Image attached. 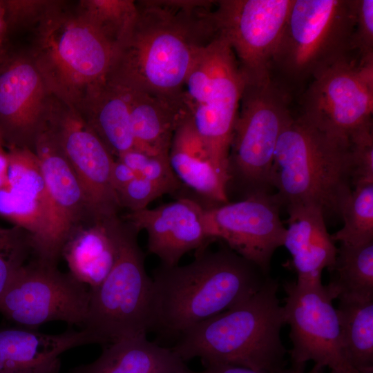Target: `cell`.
<instances>
[{
  "mask_svg": "<svg viewBox=\"0 0 373 373\" xmlns=\"http://www.w3.org/2000/svg\"><path fill=\"white\" fill-rule=\"evenodd\" d=\"M89 289L57 264L35 258L23 265L0 295V313L26 328L61 321L83 325Z\"/></svg>",
  "mask_w": 373,
  "mask_h": 373,
  "instance_id": "30bf717a",
  "label": "cell"
},
{
  "mask_svg": "<svg viewBox=\"0 0 373 373\" xmlns=\"http://www.w3.org/2000/svg\"><path fill=\"white\" fill-rule=\"evenodd\" d=\"M349 137L300 115L290 117L277 142L271 186L281 204L310 206L341 216L352 190Z\"/></svg>",
  "mask_w": 373,
  "mask_h": 373,
  "instance_id": "3957f363",
  "label": "cell"
},
{
  "mask_svg": "<svg viewBox=\"0 0 373 373\" xmlns=\"http://www.w3.org/2000/svg\"><path fill=\"white\" fill-rule=\"evenodd\" d=\"M76 9L115 48L131 28L137 15L136 1L133 0H82Z\"/></svg>",
  "mask_w": 373,
  "mask_h": 373,
  "instance_id": "f546056e",
  "label": "cell"
},
{
  "mask_svg": "<svg viewBox=\"0 0 373 373\" xmlns=\"http://www.w3.org/2000/svg\"><path fill=\"white\" fill-rule=\"evenodd\" d=\"M124 220L86 218L66 238L61 252L69 273L90 289L99 285L117 260Z\"/></svg>",
  "mask_w": 373,
  "mask_h": 373,
  "instance_id": "ffe728a7",
  "label": "cell"
},
{
  "mask_svg": "<svg viewBox=\"0 0 373 373\" xmlns=\"http://www.w3.org/2000/svg\"><path fill=\"white\" fill-rule=\"evenodd\" d=\"M288 227L283 246L291 256L298 284L323 286L322 273L330 269L338 248L328 233L323 212L310 206L287 207Z\"/></svg>",
  "mask_w": 373,
  "mask_h": 373,
  "instance_id": "7402d4cb",
  "label": "cell"
},
{
  "mask_svg": "<svg viewBox=\"0 0 373 373\" xmlns=\"http://www.w3.org/2000/svg\"><path fill=\"white\" fill-rule=\"evenodd\" d=\"M329 271L332 275L325 287L333 300H373V241L340 244Z\"/></svg>",
  "mask_w": 373,
  "mask_h": 373,
  "instance_id": "4316f807",
  "label": "cell"
},
{
  "mask_svg": "<svg viewBox=\"0 0 373 373\" xmlns=\"http://www.w3.org/2000/svg\"><path fill=\"white\" fill-rule=\"evenodd\" d=\"M171 168L180 184L213 202H228L229 176L195 131L186 112L180 121L168 153Z\"/></svg>",
  "mask_w": 373,
  "mask_h": 373,
  "instance_id": "44dd1931",
  "label": "cell"
},
{
  "mask_svg": "<svg viewBox=\"0 0 373 373\" xmlns=\"http://www.w3.org/2000/svg\"><path fill=\"white\" fill-rule=\"evenodd\" d=\"M32 254L28 233L17 226H0V295Z\"/></svg>",
  "mask_w": 373,
  "mask_h": 373,
  "instance_id": "4dcf8cb0",
  "label": "cell"
},
{
  "mask_svg": "<svg viewBox=\"0 0 373 373\" xmlns=\"http://www.w3.org/2000/svg\"><path fill=\"white\" fill-rule=\"evenodd\" d=\"M46 0L3 1L8 29L10 27H34L50 4Z\"/></svg>",
  "mask_w": 373,
  "mask_h": 373,
  "instance_id": "d590c367",
  "label": "cell"
},
{
  "mask_svg": "<svg viewBox=\"0 0 373 373\" xmlns=\"http://www.w3.org/2000/svg\"><path fill=\"white\" fill-rule=\"evenodd\" d=\"M336 311L347 362L358 373L373 370V300H341Z\"/></svg>",
  "mask_w": 373,
  "mask_h": 373,
  "instance_id": "83f0119b",
  "label": "cell"
},
{
  "mask_svg": "<svg viewBox=\"0 0 373 373\" xmlns=\"http://www.w3.org/2000/svg\"><path fill=\"white\" fill-rule=\"evenodd\" d=\"M135 21L115 48L108 82L183 102L196 57L219 36L216 1H137Z\"/></svg>",
  "mask_w": 373,
  "mask_h": 373,
  "instance_id": "6da1fadb",
  "label": "cell"
},
{
  "mask_svg": "<svg viewBox=\"0 0 373 373\" xmlns=\"http://www.w3.org/2000/svg\"><path fill=\"white\" fill-rule=\"evenodd\" d=\"M277 281L263 286L238 305L187 329L172 350L184 361L230 364L267 373L284 370L287 352L280 331L285 324Z\"/></svg>",
  "mask_w": 373,
  "mask_h": 373,
  "instance_id": "277c9868",
  "label": "cell"
},
{
  "mask_svg": "<svg viewBox=\"0 0 373 373\" xmlns=\"http://www.w3.org/2000/svg\"><path fill=\"white\" fill-rule=\"evenodd\" d=\"M269 277L227 246L195 252L189 264L160 265L153 275L152 331L169 338L245 300Z\"/></svg>",
  "mask_w": 373,
  "mask_h": 373,
  "instance_id": "7a4b0ae2",
  "label": "cell"
},
{
  "mask_svg": "<svg viewBox=\"0 0 373 373\" xmlns=\"http://www.w3.org/2000/svg\"><path fill=\"white\" fill-rule=\"evenodd\" d=\"M28 53L50 93L81 110L108 82L115 46L75 8L50 1Z\"/></svg>",
  "mask_w": 373,
  "mask_h": 373,
  "instance_id": "5b68a950",
  "label": "cell"
},
{
  "mask_svg": "<svg viewBox=\"0 0 373 373\" xmlns=\"http://www.w3.org/2000/svg\"><path fill=\"white\" fill-rule=\"evenodd\" d=\"M8 30L3 1H0V39H3Z\"/></svg>",
  "mask_w": 373,
  "mask_h": 373,
  "instance_id": "ab89813d",
  "label": "cell"
},
{
  "mask_svg": "<svg viewBox=\"0 0 373 373\" xmlns=\"http://www.w3.org/2000/svg\"><path fill=\"white\" fill-rule=\"evenodd\" d=\"M117 159L133 169L137 175L169 186L175 191L181 185L171 168L168 154L150 155L133 149L122 154Z\"/></svg>",
  "mask_w": 373,
  "mask_h": 373,
  "instance_id": "1f68e13d",
  "label": "cell"
},
{
  "mask_svg": "<svg viewBox=\"0 0 373 373\" xmlns=\"http://www.w3.org/2000/svg\"><path fill=\"white\" fill-rule=\"evenodd\" d=\"M98 343L86 329L48 334L30 328L0 329V373H49L59 356L78 346Z\"/></svg>",
  "mask_w": 373,
  "mask_h": 373,
  "instance_id": "603a6c76",
  "label": "cell"
},
{
  "mask_svg": "<svg viewBox=\"0 0 373 373\" xmlns=\"http://www.w3.org/2000/svg\"><path fill=\"white\" fill-rule=\"evenodd\" d=\"M373 64L353 57L313 78L300 99L302 116L321 128L349 136L372 123Z\"/></svg>",
  "mask_w": 373,
  "mask_h": 373,
  "instance_id": "7c38bea8",
  "label": "cell"
},
{
  "mask_svg": "<svg viewBox=\"0 0 373 373\" xmlns=\"http://www.w3.org/2000/svg\"><path fill=\"white\" fill-rule=\"evenodd\" d=\"M293 368L294 370V373H305V367H293ZM309 373H323V371L316 372V371L312 370ZM329 373H337V372L331 371Z\"/></svg>",
  "mask_w": 373,
  "mask_h": 373,
  "instance_id": "60d3db41",
  "label": "cell"
},
{
  "mask_svg": "<svg viewBox=\"0 0 373 373\" xmlns=\"http://www.w3.org/2000/svg\"><path fill=\"white\" fill-rule=\"evenodd\" d=\"M137 233L124 221L115 265L99 285L89 289L84 329L104 346L153 330V283Z\"/></svg>",
  "mask_w": 373,
  "mask_h": 373,
  "instance_id": "52a82bcc",
  "label": "cell"
},
{
  "mask_svg": "<svg viewBox=\"0 0 373 373\" xmlns=\"http://www.w3.org/2000/svg\"><path fill=\"white\" fill-rule=\"evenodd\" d=\"M245 83L233 50L219 35L199 53L183 86L184 104L195 131L227 169Z\"/></svg>",
  "mask_w": 373,
  "mask_h": 373,
  "instance_id": "ba28073f",
  "label": "cell"
},
{
  "mask_svg": "<svg viewBox=\"0 0 373 373\" xmlns=\"http://www.w3.org/2000/svg\"><path fill=\"white\" fill-rule=\"evenodd\" d=\"M6 184L0 189V216L26 231L35 257L57 264L52 248L53 209L35 153L9 147Z\"/></svg>",
  "mask_w": 373,
  "mask_h": 373,
  "instance_id": "2e32d148",
  "label": "cell"
},
{
  "mask_svg": "<svg viewBox=\"0 0 373 373\" xmlns=\"http://www.w3.org/2000/svg\"><path fill=\"white\" fill-rule=\"evenodd\" d=\"M275 195L258 193L205 209L211 239L224 241L236 254L267 274L272 256L283 246L286 228Z\"/></svg>",
  "mask_w": 373,
  "mask_h": 373,
  "instance_id": "9a60e30c",
  "label": "cell"
},
{
  "mask_svg": "<svg viewBox=\"0 0 373 373\" xmlns=\"http://www.w3.org/2000/svg\"><path fill=\"white\" fill-rule=\"evenodd\" d=\"M205 209L195 200L182 198L154 209L131 211L123 220L137 231H146L149 251L161 265L173 267L185 254L204 249L213 241Z\"/></svg>",
  "mask_w": 373,
  "mask_h": 373,
  "instance_id": "ac0fdd59",
  "label": "cell"
},
{
  "mask_svg": "<svg viewBox=\"0 0 373 373\" xmlns=\"http://www.w3.org/2000/svg\"><path fill=\"white\" fill-rule=\"evenodd\" d=\"M175 191L170 186L160 184L140 175L136 176L117 192L121 208L131 211L147 208V205L164 194Z\"/></svg>",
  "mask_w": 373,
  "mask_h": 373,
  "instance_id": "e575fe53",
  "label": "cell"
},
{
  "mask_svg": "<svg viewBox=\"0 0 373 373\" xmlns=\"http://www.w3.org/2000/svg\"><path fill=\"white\" fill-rule=\"evenodd\" d=\"M352 48L361 64H373V0H353Z\"/></svg>",
  "mask_w": 373,
  "mask_h": 373,
  "instance_id": "d6a6232c",
  "label": "cell"
},
{
  "mask_svg": "<svg viewBox=\"0 0 373 373\" xmlns=\"http://www.w3.org/2000/svg\"><path fill=\"white\" fill-rule=\"evenodd\" d=\"M3 39H0V58L4 54V50H3Z\"/></svg>",
  "mask_w": 373,
  "mask_h": 373,
  "instance_id": "b9f144b4",
  "label": "cell"
},
{
  "mask_svg": "<svg viewBox=\"0 0 373 373\" xmlns=\"http://www.w3.org/2000/svg\"><path fill=\"white\" fill-rule=\"evenodd\" d=\"M50 96L28 52L0 58V136L4 145L34 151Z\"/></svg>",
  "mask_w": 373,
  "mask_h": 373,
  "instance_id": "e0dca14e",
  "label": "cell"
},
{
  "mask_svg": "<svg viewBox=\"0 0 373 373\" xmlns=\"http://www.w3.org/2000/svg\"><path fill=\"white\" fill-rule=\"evenodd\" d=\"M203 371L195 373H267L264 372L257 371L251 368L230 365V364H212L204 367ZM294 368L291 370H284L279 373H294Z\"/></svg>",
  "mask_w": 373,
  "mask_h": 373,
  "instance_id": "74e56055",
  "label": "cell"
},
{
  "mask_svg": "<svg viewBox=\"0 0 373 373\" xmlns=\"http://www.w3.org/2000/svg\"><path fill=\"white\" fill-rule=\"evenodd\" d=\"M121 88L128 101L133 149L150 155L168 154L173 133L187 112L184 103Z\"/></svg>",
  "mask_w": 373,
  "mask_h": 373,
  "instance_id": "d4e9b609",
  "label": "cell"
},
{
  "mask_svg": "<svg viewBox=\"0 0 373 373\" xmlns=\"http://www.w3.org/2000/svg\"><path fill=\"white\" fill-rule=\"evenodd\" d=\"M283 287L286 296L283 307L285 323L290 327L293 367H305L312 361L314 371L327 367L337 373H358L345 358L336 308L325 285L293 281L285 283Z\"/></svg>",
  "mask_w": 373,
  "mask_h": 373,
  "instance_id": "5bb4252c",
  "label": "cell"
},
{
  "mask_svg": "<svg viewBox=\"0 0 373 373\" xmlns=\"http://www.w3.org/2000/svg\"><path fill=\"white\" fill-rule=\"evenodd\" d=\"M79 111L114 157L134 148L128 101L121 88L108 82Z\"/></svg>",
  "mask_w": 373,
  "mask_h": 373,
  "instance_id": "484cf974",
  "label": "cell"
},
{
  "mask_svg": "<svg viewBox=\"0 0 373 373\" xmlns=\"http://www.w3.org/2000/svg\"><path fill=\"white\" fill-rule=\"evenodd\" d=\"M291 93L272 77L246 82L233 126L228 157L229 182L235 180L247 196L269 193L279 136L292 114Z\"/></svg>",
  "mask_w": 373,
  "mask_h": 373,
  "instance_id": "9c48e42d",
  "label": "cell"
},
{
  "mask_svg": "<svg viewBox=\"0 0 373 373\" xmlns=\"http://www.w3.org/2000/svg\"><path fill=\"white\" fill-rule=\"evenodd\" d=\"M341 216L343 227L331 235L334 242L361 245L373 241V182L353 186Z\"/></svg>",
  "mask_w": 373,
  "mask_h": 373,
  "instance_id": "f1b7e54d",
  "label": "cell"
},
{
  "mask_svg": "<svg viewBox=\"0 0 373 373\" xmlns=\"http://www.w3.org/2000/svg\"><path fill=\"white\" fill-rule=\"evenodd\" d=\"M293 0L216 1L219 32L229 44L246 82L271 77V64Z\"/></svg>",
  "mask_w": 373,
  "mask_h": 373,
  "instance_id": "4fadbf2b",
  "label": "cell"
},
{
  "mask_svg": "<svg viewBox=\"0 0 373 373\" xmlns=\"http://www.w3.org/2000/svg\"><path fill=\"white\" fill-rule=\"evenodd\" d=\"M46 125L77 176L91 214L118 216L121 207L111 178L115 158L81 113L51 95Z\"/></svg>",
  "mask_w": 373,
  "mask_h": 373,
  "instance_id": "8fae6325",
  "label": "cell"
},
{
  "mask_svg": "<svg viewBox=\"0 0 373 373\" xmlns=\"http://www.w3.org/2000/svg\"><path fill=\"white\" fill-rule=\"evenodd\" d=\"M136 175L137 173L133 169L115 158L111 169V178L116 195L117 192L132 180Z\"/></svg>",
  "mask_w": 373,
  "mask_h": 373,
  "instance_id": "8d00e7d4",
  "label": "cell"
},
{
  "mask_svg": "<svg viewBox=\"0 0 373 373\" xmlns=\"http://www.w3.org/2000/svg\"><path fill=\"white\" fill-rule=\"evenodd\" d=\"M3 146L4 143L0 136V189L6 184L8 171V154Z\"/></svg>",
  "mask_w": 373,
  "mask_h": 373,
  "instance_id": "f35d334b",
  "label": "cell"
},
{
  "mask_svg": "<svg viewBox=\"0 0 373 373\" xmlns=\"http://www.w3.org/2000/svg\"><path fill=\"white\" fill-rule=\"evenodd\" d=\"M68 373H195L172 348L160 346L146 335L126 338L105 345L90 363Z\"/></svg>",
  "mask_w": 373,
  "mask_h": 373,
  "instance_id": "cb8c5ba5",
  "label": "cell"
},
{
  "mask_svg": "<svg viewBox=\"0 0 373 373\" xmlns=\"http://www.w3.org/2000/svg\"><path fill=\"white\" fill-rule=\"evenodd\" d=\"M353 163L352 186L373 182L372 123L349 136Z\"/></svg>",
  "mask_w": 373,
  "mask_h": 373,
  "instance_id": "836d02e7",
  "label": "cell"
},
{
  "mask_svg": "<svg viewBox=\"0 0 373 373\" xmlns=\"http://www.w3.org/2000/svg\"><path fill=\"white\" fill-rule=\"evenodd\" d=\"M59 372H60V366H58L55 367L54 370H52L51 372H50L49 373H59Z\"/></svg>",
  "mask_w": 373,
  "mask_h": 373,
  "instance_id": "7bdbcfd3",
  "label": "cell"
},
{
  "mask_svg": "<svg viewBox=\"0 0 373 373\" xmlns=\"http://www.w3.org/2000/svg\"><path fill=\"white\" fill-rule=\"evenodd\" d=\"M34 152L52 206V248L59 260L72 230L93 215L77 176L46 124L36 139Z\"/></svg>",
  "mask_w": 373,
  "mask_h": 373,
  "instance_id": "d6986e66",
  "label": "cell"
},
{
  "mask_svg": "<svg viewBox=\"0 0 373 373\" xmlns=\"http://www.w3.org/2000/svg\"><path fill=\"white\" fill-rule=\"evenodd\" d=\"M354 26L353 0H293L273 58L271 77L290 93L355 57Z\"/></svg>",
  "mask_w": 373,
  "mask_h": 373,
  "instance_id": "8992f818",
  "label": "cell"
},
{
  "mask_svg": "<svg viewBox=\"0 0 373 373\" xmlns=\"http://www.w3.org/2000/svg\"><path fill=\"white\" fill-rule=\"evenodd\" d=\"M359 373H373V370H366V371L361 372Z\"/></svg>",
  "mask_w": 373,
  "mask_h": 373,
  "instance_id": "ee69618b",
  "label": "cell"
}]
</instances>
